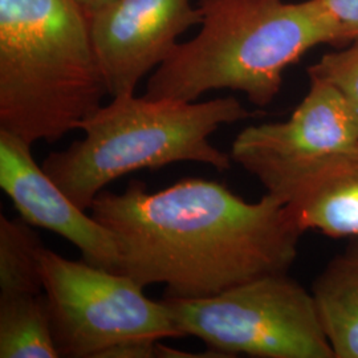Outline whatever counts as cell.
Instances as JSON below:
<instances>
[{
    "label": "cell",
    "mask_w": 358,
    "mask_h": 358,
    "mask_svg": "<svg viewBox=\"0 0 358 358\" xmlns=\"http://www.w3.org/2000/svg\"><path fill=\"white\" fill-rule=\"evenodd\" d=\"M90 210L115 238V272L142 288L165 284V299H203L288 272L303 234L278 196L250 203L207 179L155 192L131 180L124 192L103 190Z\"/></svg>",
    "instance_id": "1"
},
{
    "label": "cell",
    "mask_w": 358,
    "mask_h": 358,
    "mask_svg": "<svg viewBox=\"0 0 358 358\" xmlns=\"http://www.w3.org/2000/svg\"><path fill=\"white\" fill-rule=\"evenodd\" d=\"M109 94L77 0H0V129L55 143Z\"/></svg>",
    "instance_id": "2"
},
{
    "label": "cell",
    "mask_w": 358,
    "mask_h": 358,
    "mask_svg": "<svg viewBox=\"0 0 358 358\" xmlns=\"http://www.w3.org/2000/svg\"><path fill=\"white\" fill-rule=\"evenodd\" d=\"M196 7L199 34L176 45L143 96L192 103L211 90H230L264 108L279 94L288 66L332 44L310 0H199Z\"/></svg>",
    "instance_id": "3"
},
{
    "label": "cell",
    "mask_w": 358,
    "mask_h": 358,
    "mask_svg": "<svg viewBox=\"0 0 358 358\" xmlns=\"http://www.w3.org/2000/svg\"><path fill=\"white\" fill-rule=\"evenodd\" d=\"M252 115L235 97L187 103L122 94L80 124L81 141L50 154L41 166L87 211L105 186L141 169L199 162L229 170L231 154L211 145L210 137L222 125Z\"/></svg>",
    "instance_id": "4"
},
{
    "label": "cell",
    "mask_w": 358,
    "mask_h": 358,
    "mask_svg": "<svg viewBox=\"0 0 358 358\" xmlns=\"http://www.w3.org/2000/svg\"><path fill=\"white\" fill-rule=\"evenodd\" d=\"M182 336L226 357L336 358L312 291L284 273L203 299H165Z\"/></svg>",
    "instance_id": "5"
},
{
    "label": "cell",
    "mask_w": 358,
    "mask_h": 358,
    "mask_svg": "<svg viewBox=\"0 0 358 358\" xmlns=\"http://www.w3.org/2000/svg\"><path fill=\"white\" fill-rule=\"evenodd\" d=\"M43 294L60 357L106 358L120 346L182 337L164 300L128 276L38 251Z\"/></svg>",
    "instance_id": "6"
},
{
    "label": "cell",
    "mask_w": 358,
    "mask_h": 358,
    "mask_svg": "<svg viewBox=\"0 0 358 358\" xmlns=\"http://www.w3.org/2000/svg\"><path fill=\"white\" fill-rule=\"evenodd\" d=\"M201 23L192 0H113L90 13V36L109 96L134 93L170 56L179 36Z\"/></svg>",
    "instance_id": "7"
},
{
    "label": "cell",
    "mask_w": 358,
    "mask_h": 358,
    "mask_svg": "<svg viewBox=\"0 0 358 358\" xmlns=\"http://www.w3.org/2000/svg\"><path fill=\"white\" fill-rule=\"evenodd\" d=\"M307 96L287 121L251 125L231 148V158L263 182L358 142V112L331 84L309 77Z\"/></svg>",
    "instance_id": "8"
},
{
    "label": "cell",
    "mask_w": 358,
    "mask_h": 358,
    "mask_svg": "<svg viewBox=\"0 0 358 358\" xmlns=\"http://www.w3.org/2000/svg\"><path fill=\"white\" fill-rule=\"evenodd\" d=\"M31 143L0 129V186L20 217L32 227L53 231L73 244L84 260L117 271L112 232L75 205L32 157Z\"/></svg>",
    "instance_id": "9"
},
{
    "label": "cell",
    "mask_w": 358,
    "mask_h": 358,
    "mask_svg": "<svg viewBox=\"0 0 358 358\" xmlns=\"http://www.w3.org/2000/svg\"><path fill=\"white\" fill-rule=\"evenodd\" d=\"M260 183L282 199L303 232L358 236V142Z\"/></svg>",
    "instance_id": "10"
},
{
    "label": "cell",
    "mask_w": 358,
    "mask_h": 358,
    "mask_svg": "<svg viewBox=\"0 0 358 358\" xmlns=\"http://www.w3.org/2000/svg\"><path fill=\"white\" fill-rule=\"evenodd\" d=\"M336 358H358V236L333 256L312 284Z\"/></svg>",
    "instance_id": "11"
},
{
    "label": "cell",
    "mask_w": 358,
    "mask_h": 358,
    "mask_svg": "<svg viewBox=\"0 0 358 358\" xmlns=\"http://www.w3.org/2000/svg\"><path fill=\"white\" fill-rule=\"evenodd\" d=\"M0 357H60L44 294H0Z\"/></svg>",
    "instance_id": "12"
},
{
    "label": "cell",
    "mask_w": 358,
    "mask_h": 358,
    "mask_svg": "<svg viewBox=\"0 0 358 358\" xmlns=\"http://www.w3.org/2000/svg\"><path fill=\"white\" fill-rule=\"evenodd\" d=\"M38 234L22 217H0V292L43 294Z\"/></svg>",
    "instance_id": "13"
},
{
    "label": "cell",
    "mask_w": 358,
    "mask_h": 358,
    "mask_svg": "<svg viewBox=\"0 0 358 358\" xmlns=\"http://www.w3.org/2000/svg\"><path fill=\"white\" fill-rule=\"evenodd\" d=\"M307 72L308 76L322 80L340 90L358 112V38L343 51L325 53Z\"/></svg>",
    "instance_id": "14"
},
{
    "label": "cell",
    "mask_w": 358,
    "mask_h": 358,
    "mask_svg": "<svg viewBox=\"0 0 358 358\" xmlns=\"http://www.w3.org/2000/svg\"><path fill=\"white\" fill-rule=\"evenodd\" d=\"M329 32L332 44L358 38V0H310Z\"/></svg>",
    "instance_id": "15"
},
{
    "label": "cell",
    "mask_w": 358,
    "mask_h": 358,
    "mask_svg": "<svg viewBox=\"0 0 358 358\" xmlns=\"http://www.w3.org/2000/svg\"><path fill=\"white\" fill-rule=\"evenodd\" d=\"M87 13H94L113 0H77Z\"/></svg>",
    "instance_id": "16"
}]
</instances>
